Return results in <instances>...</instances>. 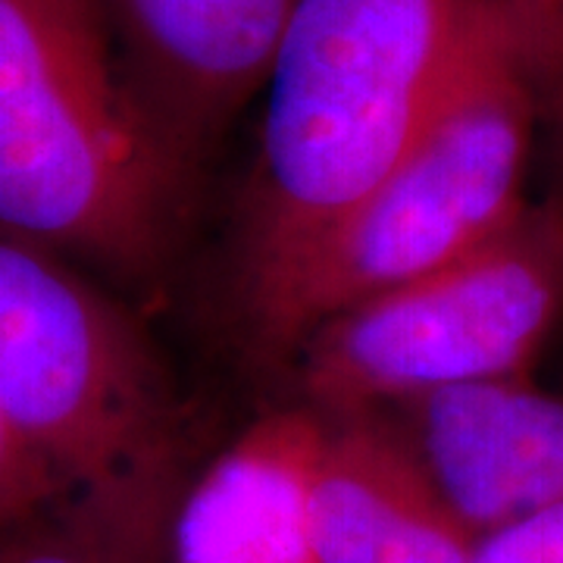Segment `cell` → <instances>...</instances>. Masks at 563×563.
<instances>
[{
	"instance_id": "cell-1",
	"label": "cell",
	"mask_w": 563,
	"mask_h": 563,
	"mask_svg": "<svg viewBox=\"0 0 563 563\" xmlns=\"http://www.w3.org/2000/svg\"><path fill=\"white\" fill-rule=\"evenodd\" d=\"M0 413L107 563L176 514V404L139 329L54 247L0 229Z\"/></svg>"
},
{
	"instance_id": "cell-2",
	"label": "cell",
	"mask_w": 563,
	"mask_h": 563,
	"mask_svg": "<svg viewBox=\"0 0 563 563\" xmlns=\"http://www.w3.org/2000/svg\"><path fill=\"white\" fill-rule=\"evenodd\" d=\"M495 0H298L263 81L247 291L398 163Z\"/></svg>"
},
{
	"instance_id": "cell-3",
	"label": "cell",
	"mask_w": 563,
	"mask_h": 563,
	"mask_svg": "<svg viewBox=\"0 0 563 563\" xmlns=\"http://www.w3.org/2000/svg\"><path fill=\"white\" fill-rule=\"evenodd\" d=\"M179 163L101 0H0V229L139 269L169 239Z\"/></svg>"
},
{
	"instance_id": "cell-4",
	"label": "cell",
	"mask_w": 563,
	"mask_h": 563,
	"mask_svg": "<svg viewBox=\"0 0 563 563\" xmlns=\"http://www.w3.org/2000/svg\"><path fill=\"white\" fill-rule=\"evenodd\" d=\"M539 110L498 0L398 163L273 279L254 329L295 351L325 320L457 261L523 213Z\"/></svg>"
},
{
	"instance_id": "cell-5",
	"label": "cell",
	"mask_w": 563,
	"mask_h": 563,
	"mask_svg": "<svg viewBox=\"0 0 563 563\" xmlns=\"http://www.w3.org/2000/svg\"><path fill=\"white\" fill-rule=\"evenodd\" d=\"M561 320L563 201L551 198L457 261L317 325L295 347L303 395L322 417H357L529 376Z\"/></svg>"
},
{
	"instance_id": "cell-6",
	"label": "cell",
	"mask_w": 563,
	"mask_h": 563,
	"mask_svg": "<svg viewBox=\"0 0 563 563\" xmlns=\"http://www.w3.org/2000/svg\"><path fill=\"white\" fill-rule=\"evenodd\" d=\"M391 410L426 476L476 539L563 501V395L529 376L457 385Z\"/></svg>"
},
{
	"instance_id": "cell-7",
	"label": "cell",
	"mask_w": 563,
	"mask_h": 563,
	"mask_svg": "<svg viewBox=\"0 0 563 563\" xmlns=\"http://www.w3.org/2000/svg\"><path fill=\"white\" fill-rule=\"evenodd\" d=\"M125 76L185 147L261 91L298 0H101Z\"/></svg>"
},
{
	"instance_id": "cell-8",
	"label": "cell",
	"mask_w": 563,
	"mask_h": 563,
	"mask_svg": "<svg viewBox=\"0 0 563 563\" xmlns=\"http://www.w3.org/2000/svg\"><path fill=\"white\" fill-rule=\"evenodd\" d=\"M329 422L282 410L247 426L176 504V563H317L313 498Z\"/></svg>"
},
{
	"instance_id": "cell-9",
	"label": "cell",
	"mask_w": 563,
	"mask_h": 563,
	"mask_svg": "<svg viewBox=\"0 0 563 563\" xmlns=\"http://www.w3.org/2000/svg\"><path fill=\"white\" fill-rule=\"evenodd\" d=\"M317 498V563H470L476 536L448 507L395 422L325 417Z\"/></svg>"
},
{
	"instance_id": "cell-10",
	"label": "cell",
	"mask_w": 563,
	"mask_h": 563,
	"mask_svg": "<svg viewBox=\"0 0 563 563\" xmlns=\"http://www.w3.org/2000/svg\"><path fill=\"white\" fill-rule=\"evenodd\" d=\"M498 7L563 179V0H498Z\"/></svg>"
},
{
	"instance_id": "cell-11",
	"label": "cell",
	"mask_w": 563,
	"mask_h": 563,
	"mask_svg": "<svg viewBox=\"0 0 563 563\" xmlns=\"http://www.w3.org/2000/svg\"><path fill=\"white\" fill-rule=\"evenodd\" d=\"M60 517V495L0 413V542L38 520Z\"/></svg>"
},
{
	"instance_id": "cell-12",
	"label": "cell",
	"mask_w": 563,
	"mask_h": 563,
	"mask_svg": "<svg viewBox=\"0 0 563 563\" xmlns=\"http://www.w3.org/2000/svg\"><path fill=\"white\" fill-rule=\"evenodd\" d=\"M470 563H563V501L479 536Z\"/></svg>"
},
{
	"instance_id": "cell-13",
	"label": "cell",
	"mask_w": 563,
	"mask_h": 563,
	"mask_svg": "<svg viewBox=\"0 0 563 563\" xmlns=\"http://www.w3.org/2000/svg\"><path fill=\"white\" fill-rule=\"evenodd\" d=\"M7 563H107L63 517H47L7 539Z\"/></svg>"
},
{
	"instance_id": "cell-14",
	"label": "cell",
	"mask_w": 563,
	"mask_h": 563,
	"mask_svg": "<svg viewBox=\"0 0 563 563\" xmlns=\"http://www.w3.org/2000/svg\"><path fill=\"white\" fill-rule=\"evenodd\" d=\"M0 563H7V539L0 542Z\"/></svg>"
}]
</instances>
